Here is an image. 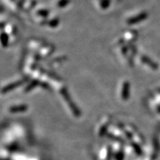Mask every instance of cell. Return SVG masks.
<instances>
[{
	"instance_id": "1",
	"label": "cell",
	"mask_w": 160,
	"mask_h": 160,
	"mask_svg": "<svg viewBox=\"0 0 160 160\" xmlns=\"http://www.w3.org/2000/svg\"><path fill=\"white\" fill-rule=\"evenodd\" d=\"M26 109L25 106H19V108L16 107V108H13L11 109V111H13V112H17V111H25V110Z\"/></svg>"
}]
</instances>
